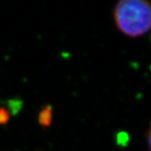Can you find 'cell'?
<instances>
[{"label": "cell", "mask_w": 151, "mask_h": 151, "mask_svg": "<svg viewBox=\"0 0 151 151\" xmlns=\"http://www.w3.org/2000/svg\"><path fill=\"white\" fill-rule=\"evenodd\" d=\"M113 14L118 29L128 36L139 37L150 29L151 8L147 1L122 0Z\"/></svg>", "instance_id": "cell-1"}]
</instances>
